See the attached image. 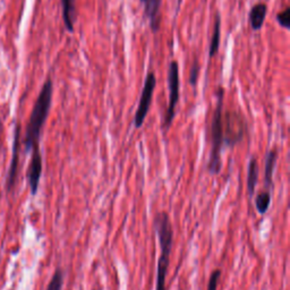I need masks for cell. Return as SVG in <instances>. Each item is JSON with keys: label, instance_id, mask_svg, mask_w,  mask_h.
Returning <instances> with one entry per match:
<instances>
[{"label": "cell", "instance_id": "1", "mask_svg": "<svg viewBox=\"0 0 290 290\" xmlns=\"http://www.w3.org/2000/svg\"><path fill=\"white\" fill-rule=\"evenodd\" d=\"M54 84L51 79H48L41 89L38 99H36L34 107L31 112L30 120L25 131L24 145L25 151L30 152L36 145H40V136L44 124L48 119L51 102H53Z\"/></svg>", "mask_w": 290, "mask_h": 290}, {"label": "cell", "instance_id": "2", "mask_svg": "<svg viewBox=\"0 0 290 290\" xmlns=\"http://www.w3.org/2000/svg\"><path fill=\"white\" fill-rule=\"evenodd\" d=\"M153 228L155 232H157L160 245V256L158 258L155 290H167L165 279H167L170 255H172L174 243L173 224L167 212L160 211L155 214L153 219Z\"/></svg>", "mask_w": 290, "mask_h": 290}, {"label": "cell", "instance_id": "3", "mask_svg": "<svg viewBox=\"0 0 290 290\" xmlns=\"http://www.w3.org/2000/svg\"><path fill=\"white\" fill-rule=\"evenodd\" d=\"M224 98L225 90L220 86L216 92V106L213 111L210 125V143L211 151L209 154V161L206 164L209 174L219 175L222 169L221 153L224 150L222 142V113H224Z\"/></svg>", "mask_w": 290, "mask_h": 290}, {"label": "cell", "instance_id": "4", "mask_svg": "<svg viewBox=\"0 0 290 290\" xmlns=\"http://www.w3.org/2000/svg\"><path fill=\"white\" fill-rule=\"evenodd\" d=\"M248 133L245 116L236 109H228L222 113V142L224 149H232L244 141Z\"/></svg>", "mask_w": 290, "mask_h": 290}, {"label": "cell", "instance_id": "5", "mask_svg": "<svg viewBox=\"0 0 290 290\" xmlns=\"http://www.w3.org/2000/svg\"><path fill=\"white\" fill-rule=\"evenodd\" d=\"M179 66L176 60H172L168 68V89L169 102L162 122V129L168 131L172 127L176 115V107L179 102Z\"/></svg>", "mask_w": 290, "mask_h": 290}, {"label": "cell", "instance_id": "6", "mask_svg": "<svg viewBox=\"0 0 290 290\" xmlns=\"http://www.w3.org/2000/svg\"><path fill=\"white\" fill-rule=\"evenodd\" d=\"M155 86H157V76H155L153 71H150L145 77L137 110L135 112V116H134V126H135V128H141L143 126L150 107H151Z\"/></svg>", "mask_w": 290, "mask_h": 290}, {"label": "cell", "instance_id": "7", "mask_svg": "<svg viewBox=\"0 0 290 290\" xmlns=\"http://www.w3.org/2000/svg\"><path fill=\"white\" fill-rule=\"evenodd\" d=\"M42 154H41L40 145L32 149V159L28 169V181L31 189V194L36 195L39 189L41 175H42Z\"/></svg>", "mask_w": 290, "mask_h": 290}, {"label": "cell", "instance_id": "8", "mask_svg": "<svg viewBox=\"0 0 290 290\" xmlns=\"http://www.w3.org/2000/svg\"><path fill=\"white\" fill-rule=\"evenodd\" d=\"M144 8V16L149 20L152 33H158L161 25L162 0H139Z\"/></svg>", "mask_w": 290, "mask_h": 290}, {"label": "cell", "instance_id": "9", "mask_svg": "<svg viewBox=\"0 0 290 290\" xmlns=\"http://www.w3.org/2000/svg\"><path fill=\"white\" fill-rule=\"evenodd\" d=\"M19 137H20V126L16 125L15 128V135H14V145H13V158L12 162H10L9 173L7 177V190L10 191L15 187V183H16V176H17V167H18V155H19Z\"/></svg>", "mask_w": 290, "mask_h": 290}, {"label": "cell", "instance_id": "10", "mask_svg": "<svg viewBox=\"0 0 290 290\" xmlns=\"http://www.w3.org/2000/svg\"><path fill=\"white\" fill-rule=\"evenodd\" d=\"M277 160L278 151L277 150H270L265 157V162H264V187L268 190H271L273 188V175L276 172Z\"/></svg>", "mask_w": 290, "mask_h": 290}, {"label": "cell", "instance_id": "11", "mask_svg": "<svg viewBox=\"0 0 290 290\" xmlns=\"http://www.w3.org/2000/svg\"><path fill=\"white\" fill-rule=\"evenodd\" d=\"M268 14V6L264 3H258L252 7L250 14H248V22L253 31H260L265 22Z\"/></svg>", "mask_w": 290, "mask_h": 290}, {"label": "cell", "instance_id": "12", "mask_svg": "<svg viewBox=\"0 0 290 290\" xmlns=\"http://www.w3.org/2000/svg\"><path fill=\"white\" fill-rule=\"evenodd\" d=\"M61 9H63V19L66 30L69 33L74 32L76 22V0H61Z\"/></svg>", "mask_w": 290, "mask_h": 290}, {"label": "cell", "instance_id": "13", "mask_svg": "<svg viewBox=\"0 0 290 290\" xmlns=\"http://www.w3.org/2000/svg\"><path fill=\"white\" fill-rule=\"evenodd\" d=\"M258 162L256 157H252L250 159L247 167V193L250 195V198H253L255 194V188L258 183Z\"/></svg>", "mask_w": 290, "mask_h": 290}, {"label": "cell", "instance_id": "14", "mask_svg": "<svg viewBox=\"0 0 290 290\" xmlns=\"http://www.w3.org/2000/svg\"><path fill=\"white\" fill-rule=\"evenodd\" d=\"M220 40H221V16L218 13L214 20V27H213V33L211 36L210 41V48H209V58L212 59L218 54L220 48Z\"/></svg>", "mask_w": 290, "mask_h": 290}, {"label": "cell", "instance_id": "15", "mask_svg": "<svg viewBox=\"0 0 290 290\" xmlns=\"http://www.w3.org/2000/svg\"><path fill=\"white\" fill-rule=\"evenodd\" d=\"M271 190L264 189L255 196V208L260 214H265L271 205Z\"/></svg>", "mask_w": 290, "mask_h": 290}, {"label": "cell", "instance_id": "16", "mask_svg": "<svg viewBox=\"0 0 290 290\" xmlns=\"http://www.w3.org/2000/svg\"><path fill=\"white\" fill-rule=\"evenodd\" d=\"M65 281V272L61 269H57L55 271L53 278L46 287V290H63Z\"/></svg>", "mask_w": 290, "mask_h": 290}, {"label": "cell", "instance_id": "17", "mask_svg": "<svg viewBox=\"0 0 290 290\" xmlns=\"http://www.w3.org/2000/svg\"><path fill=\"white\" fill-rule=\"evenodd\" d=\"M200 70H201L200 63H199L198 58H195L193 60V64H191V66H190V71H189V84L193 87H195L196 84H198Z\"/></svg>", "mask_w": 290, "mask_h": 290}, {"label": "cell", "instance_id": "18", "mask_svg": "<svg viewBox=\"0 0 290 290\" xmlns=\"http://www.w3.org/2000/svg\"><path fill=\"white\" fill-rule=\"evenodd\" d=\"M277 22L283 29H290V8L287 7L282 12L277 14Z\"/></svg>", "mask_w": 290, "mask_h": 290}, {"label": "cell", "instance_id": "19", "mask_svg": "<svg viewBox=\"0 0 290 290\" xmlns=\"http://www.w3.org/2000/svg\"><path fill=\"white\" fill-rule=\"evenodd\" d=\"M220 277H221V270L220 269H215V270L211 273L208 283V289L206 290H218V284H219Z\"/></svg>", "mask_w": 290, "mask_h": 290}, {"label": "cell", "instance_id": "20", "mask_svg": "<svg viewBox=\"0 0 290 290\" xmlns=\"http://www.w3.org/2000/svg\"><path fill=\"white\" fill-rule=\"evenodd\" d=\"M94 290H101V289H94Z\"/></svg>", "mask_w": 290, "mask_h": 290}]
</instances>
